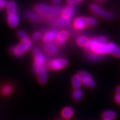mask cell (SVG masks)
<instances>
[{"mask_svg": "<svg viewBox=\"0 0 120 120\" xmlns=\"http://www.w3.org/2000/svg\"><path fill=\"white\" fill-rule=\"evenodd\" d=\"M116 46V45L112 42L106 43L104 44L97 43L95 38H94L90 40L85 46V48L86 50H91L93 52L98 55H104L109 53H111Z\"/></svg>", "mask_w": 120, "mask_h": 120, "instance_id": "cell-1", "label": "cell"}, {"mask_svg": "<svg viewBox=\"0 0 120 120\" xmlns=\"http://www.w3.org/2000/svg\"><path fill=\"white\" fill-rule=\"evenodd\" d=\"M32 42L30 39L21 41L19 45L12 46L10 49V52L16 56H21L23 54L30 49L32 46Z\"/></svg>", "mask_w": 120, "mask_h": 120, "instance_id": "cell-2", "label": "cell"}, {"mask_svg": "<svg viewBox=\"0 0 120 120\" xmlns=\"http://www.w3.org/2000/svg\"><path fill=\"white\" fill-rule=\"evenodd\" d=\"M34 71L37 75V79L39 83L43 85L47 80V74L46 69L43 66H38L34 64Z\"/></svg>", "mask_w": 120, "mask_h": 120, "instance_id": "cell-3", "label": "cell"}, {"mask_svg": "<svg viewBox=\"0 0 120 120\" xmlns=\"http://www.w3.org/2000/svg\"><path fill=\"white\" fill-rule=\"evenodd\" d=\"M78 75L81 79L82 83L86 87L90 88H94L96 87V83L94 80L92 79L91 75L85 71H79Z\"/></svg>", "mask_w": 120, "mask_h": 120, "instance_id": "cell-4", "label": "cell"}, {"mask_svg": "<svg viewBox=\"0 0 120 120\" xmlns=\"http://www.w3.org/2000/svg\"><path fill=\"white\" fill-rule=\"evenodd\" d=\"M68 64V61L66 59H55L50 61L48 64V67L54 70H61L65 67Z\"/></svg>", "mask_w": 120, "mask_h": 120, "instance_id": "cell-5", "label": "cell"}, {"mask_svg": "<svg viewBox=\"0 0 120 120\" xmlns=\"http://www.w3.org/2000/svg\"><path fill=\"white\" fill-rule=\"evenodd\" d=\"M32 53L34 58V64L38 66H43L45 58L44 55L38 48L34 47L32 49Z\"/></svg>", "mask_w": 120, "mask_h": 120, "instance_id": "cell-6", "label": "cell"}, {"mask_svg": "<svg viewBox=\"0 0 120 120\" xmlns=\"http://www.w3.org/2000/svg\"><path fill=\"white\" fill-rule=\"evenodd\" d=\"M58 31L57 30H51L48 31L43 36V40L45 42H51L52 41L56 40L58 34Z\"/></svg>", "mask_w": 120, "mask_h": 120, "instance_id": "cell-7", "label": "cell"}, {"mask_svg": "<svg viewBox=\"0 0 120 120\" xmlns=\"http://www.w3.org/2000/svg\"><path fill=\"white\" fill-rule=\"evenodd\" d=\"M19 17L16 13L8 15L7 16V22L9 26L12 28H16L19 25Z\"/></svg>", "mask_w": 120, "mask_h": 120, "instance_id": "cell-8", "label": "cell"}, {"mask_svg": "<svg viewBox=\"0 0 120 120\" xmlns=\"http://www.w3.org/2000/svg\"><path fill=\"white\" fill-rule=\"evenodd\" d=\"M73 25L78 30H82L87 26V19L86 17H78L74 20Z\"/></svg>", "mask_w": 120, "mask_h": 120, "instance_id": "cell-9", "label": "cell"}, {"mask_svg": "<svg viewBox=\"0 0 120 120\" xmlns=\"http://www.w3.org/2000/svg\"><path fill=\"white\" fill-rule=\"evenodd\" d=\"M75 12V8L72 6H68L66 7L62 11V16L61 17L66 19H70L72 16H73V13Z\"/></svg>", "mask_w": 120, "mask_h": 120, "instance_id": "cell-10", "label": "cell"}, {"mask_svg": "<svg viewBox=\"0 0 120 120\" xmlns=\"http://www.w3.org/2000/svg\"><path fill=\"white\" fill-rule=\"evenodd\" d=\"M68 34L65 31H62L58 33V36L55 40V43L57 45H62L64 42L68 38Z\"/></svg>", "mask_w": 120, "mask_h": 120, "instance_id": "cell-11", "label": "cell"}, {"mask_svg": "<svg viewBox=\"0 0 120 120\" xmlns=\"http://www.w3.org/2000/svg\"><path fill=\"white\" fill-rule=\"evenodd\" d=\"M49 6L45 4H39L35 7V11L37 13L41 15H47Z\"/></svg>", "mask_w": 120, "mask_h": 120, "instance_id": "cell-12", "label": "cell"}, {"mask_svg": "<svg viewBox=\"0 0 120 120\" xmlns=\"http://www.w3.org/2000/svg\"><path fill=\"white\" fill-rule=\"evenodd\" d=\"M45 49L47 53L51 55L56 54L58 51L57 46L52 42L46 43L45 45Z\"/></svg>", "mask_w": 120, "mask_h": 120, "instance_id": "cell-13", "label": "cell"}, {"mask_svg": "<svg viewBox=\"0 0 120 120\" xmlns=\"http://www.w3.org/2000/svg\"><path fill=\"white\" fill-rule=\"evenodd\" d=\"M62 8L60 6H49L47 15L50 16H57L62 12Z\"/></svg>", "mask_w": 120, "mask_h": 120, "instance_id": "cell-14", "label": "cell"}, {"mask_svg": "<svg viewBox=\"0 0 120 120\" xmlns=\"http://www.w3.org/2000/svg\"><path fill=\"white\" fill-rule=\"evenodd\" d=\"M90 10L94 15L97 16H102L105 12L104 10L100 6L96 4H91L90 6Z\"/></svg>", "mask_w": 120, "mask_h": 120, "instance_id": "cell-15", "label": "cell"}, {"mask_svg": "<svg viewBox=\"0 0 120 120\" xmlns=\"http://www.w3.org/2000/svg\"><path fill=\"white\" fill-rule=\"evenodd\" d=\"M73 115V110L71 107H66L64 108L61 112V116L64 119L68 120L72 117Z\"/></svg>", "mask_w": 120, "mask_h": 120, "instance_id": "cell-16", "label": "cell"}, {"mask_svg": "<svg viewBox=\"0 0 120 120\" xmlns=\"http://www.w3.org/2000/svg\"><path fill=\"white\" fill-rule=\"evenodd\" d=\"M6 8L8 15L15 14L17 12V4L14 1H11L8 2Z\"/></svg>", "mask_w": 120, "mask_h": 120, "instance_id": "cell-17", "label": "cell"}, {"mask_svg": "<svg viewBox=\"0 0 120 120\" xmlns=\"http://www.w3.org/2000/svg\"><path fill=\"white\" fill-rule=\"evenodd\" d=\"M25 17L28 21L31 22H37L38 21L39 17L36 13L32 11H27L25 13Z\"/></svg>", "mask_w": 120, "mask_h": 120, "instance_id": "cell-18", "label": "cell"}, {"mask_svg": "<svg viewBox=\"0 0 120 120\" xmlns=\"http://www.w3.org/2000/svg\"><path fill=\"white\" fill-rule=\"evenodd\" d=\"M72 83L73 87L75 89H79L82 85L81 79L78 75H75L72 79Z\"/></svg>", "mask_w": 120, "mask_h": 120, "instance_id": "cell-19", "label": "cell"}, {"mask_svg": "<svg viewBox=\"0 0 120 120\" xmlns=\"http://www.w3.org/2000/svg\"><path fill=\"white\" fill-rule=\"evenodd\" d=\"M102 116L103 118H108L112 120L116 118V113L112 111H106L102 114Z\"/></svg>", "mask_w": 120, "mask_h": 120, "instance_id": "cell-20", "label": "cell"}, {"mask_svg": "<svg viewBox=\"0 0 120 120\" xmlns=\"http://www.w3.org/2000/svg\"><path fill=\"white\" fill-rule=\"evenodd\" d=\"M73 100L76 101H80L82 97V92L80 89H75L72 94Z\"/></svg>", "mask_w": 120, "mask_h": 120, "instance_id": "cell-21", "label": "cell"}, {"mask_svg": "<svg viewBox=\"0 0 120 120\" xmlns=\"http://www.w3.org/2000/svg\"><path fill=\"white\" fill-rule=\"evenodd\" d=\"M70 19H66L63 18L62 17H60L59 19H58L56 21V23L58 26L60 27H64L66 26L70 22Z\"/></svg>", "mask_w": 120, "mask_h": 120, "instance_id": "cell-22", "label": "cell"}, {"mask_svg": "<svg viewBox=\"0 0 120 120\" xmlns=\"http://www.w3.org/2000/svg\"><path fill=\"white\" fill-rule=\"evenodd\" d=\"M17 34L18 37L21 40V41H25V40H28V39H29L28 34H27L25 31H22V30H19L17 33Z\"/></svg>", "mask_w": 120, "mask_h": 120, "instance_id": "cell-23", "label": "cell"}, {"mask_svg": "<svg viewBox=\"0 0 120 120\" xmlns=\"http://www.w3.org/2000/svg\"><path fill=\"white\" fill-rule=\"evenodd\" d=\"M89 41L88 39L86 37H80L77 39V45L79 46H84L85 47L86 46L88 42Z\"/></svg>", "mask_w": 120, "mask_h": 120, "instance_id": "cell-24", "label": "cell"}, {"mask_svg": "<svg viewBox=\"0 0 120 120\" xmlns=\"http://www.w3.org/2000/svg\"><path fill=\"white\" fill-rule=\"evenodd\" d=\"M12 91V87L11 85H6L2 88L1 92L2 94L4 96H7L10 94Z\"/></svg>", "mask_w": 120, "mask_h": 120, "instance_id": "cell-25", "label": "cell"}, {"mask_svg": "<svg viewBox=\"0 0 120 120\" xmlns=\"http://www.w3.org/2000/svg\"><path fill=\"white\" fill-rule=\"evenodd\" d=\"M97 21L94 17H88L87 19V26L94 27L97 25Z\"/></svg>", "mask_w": 120, "mask_h": 120, "instance_id": "cell-26", "label": "cell"}, {"mask_svg": "<svg viewBox=\"0 0 120 120\" xmlns=\"http://www.w3.org/2000/svg\"><path fill=\"white\" fill-rule=\"evenodd\" d=\"M114 15L113 13L109 11H105L102 17L107 19H111L113 18Z\"/></svg>", "mask_w": 120, "mask_h": 120, "instance_id": "cell-27", "label": "cell"}, {"mask_svg": "<svg viewBox=\"0 0 120 120\" xmlns=\"http://www.w3.org/2000/svg\"><path fill=\"white\" fill-rule=\"evenodd\" d=\"M41 37H42V34L40 32H34L32 36V40H34V41H38V40H40V38H41Z\"/></svg>", "mask_w": 120, "mask_h": 120, "instance_id": "cell-28", "label": "cell"}, {"mask_svg": "<svg viewBox=\"0 0 120 120\" xmlns=\"http://www.w3.org/2000/svg\"><path fill=\"white\" fill-rule=\"evenodd\" d=\"M111 54L116 57L120 58V48L116 46V47L112 51Z\"/></svg>", "mask_w": 120, "mask_h": 120, "instance_id": "cell-29", "label": "cell"}, {"mask_svg": "<svg viewBox=\"0 0 120 120\" xmlns=\"http://www.w3.org/2000/svg\"><path fill=\"white\" fill-rule=\"evenodd\" d=\"M96 42L97 43H102V44H104V43H107V40L106 37H105V36H101L99 37L98 38H95Z\"/></svg>", "mask_w": 120, "mask_h": 120, "instance_id": "cell-30", "label": "cell"}, {"mask_svg": "<svg viewBox=\"0 0 120 120\" xmlns=\"http://www.w3.org/2000/svg\"><path fill=\"white\" fill-rule=\"evenodd\" d=\"M100 55H98V54L94 53V52H92L88 55V57L90 58V59H91L92 61H96V60H97L98 59V58L100 57Z\"/></svg>", "mask_w": 120, "mask_h": 120, "instance_id": "cell-31", "label": "cell"}, {"mask_svg": "<svg viewBox=\"0 0 120 120\" xmlns=\"http://www.w3.org/2000/svg\"><path fill=\"white\" fill-rule=\"evenodd\" d=\"M8 2L6 0H0V11L4 8H6Z\"/></svg>", "mask_w": 120, "mask_h": 120, "instance_id": "cell-32", "label": "cell"}, {"mask_svg": "<svg viewBox=\"0 0 120 120\" xmlns=\"http://www.w3.org/2000/svg\"><path fill=\"white\" fill-rule=\"evenodd\" d=\"M67 3L68 4V6L73 7L74 6L77 5L79 3L78 0H67Z\"/></svg>", "mask_w": 120, "mask_h": 120, "instance_id": "cell-33", "label": "cell"}, {"mask_svg": "<svg viewBox=\"0 0 120 120\" xmlns=\"http://www.w3.org/2000/svg\"><path fill=\"white\" fill-rule=\"evenodd\" d=\"M115 101L117 103L120 104V94H116L115 95Z\"/></svg>", "mask_w": 120, "mask_h": 120, "instance_id": "cell-34", "label": "cell"}, {"mask_svg": "<svg viewBox=\"0 0 120 120\" xmlns=\"http://www.w3.org/2000/svg\"><path fill=\"white\" fill-rule=\"evenodd\" d=\"M61 0H52V2H53L54 4H59L60 2H61Z\"/></svg>", "mask_w": 120, "mask_h": 120, "instance_id": "cell-35", "label": "cell"}, {"mask_svg": "<svg viewBox=\"0 0 120 120\" xmlns=\"http://www.w3.org/2000/svg\"><path fill=\"white\" fill-rule=\"evenodd\" d=\"M116 94H120V86H118V87L117 88V90H116Z\"/></svg>", "mask_w": 120, "mask_h": 120, "instance_id": "cell-36", "label": "cell"}, {"mask_svg": "<svg viewBox=\"0 0 120 120\" xmlns=\"http://www.w3.org/2000/svg\"><path fill=\"white\" fill-rule=\"evenodd\" d=\"M105 0H96L97 2L98 3H102V2H103Z\"/></svg>", "mask_w": 120, "mask_h": 120, "instance_id": "cell-37", "label": "cell"}, {"mask_svg": "<svg viewBox=\"0 0 120 120\" xmlns=\"http://www.w3.org/2000/svg\"><path fill=\"white\" fill-rule=\"evenodd\" d=\"M103 120H111L108 119V118H103Z\"/></svg>", "mask_w": 120, "mask_h": 120, "instance_id": "cell-38", "label": "cell"}, {"mask_svg": "<svg viewBox=\"0 0 120 120\" xmlns=\"http://www.w3.org/2000/svg\"><path fill=\"white\" fill-rule=\"evenodd\" d=\"M61 120V119H58V120Z\"/></svg>", "mask_w": 120, "mask_h": 120, "instance_id": "cell-39", "label": "cell"}, {"mask_svg": "<svg viewBox=\"0 0 120 120\" xmlns=\"http://www.w3.org/2000/svg\"><path fill=\"white\" fill-rule=\"evenodd\" d=\"M78 1H82V0H78Z\"/></svg>", "mask_w": 120, "mask_h": 120, "instance_id": "cell-40", "label": "cell"}]
</instances>
